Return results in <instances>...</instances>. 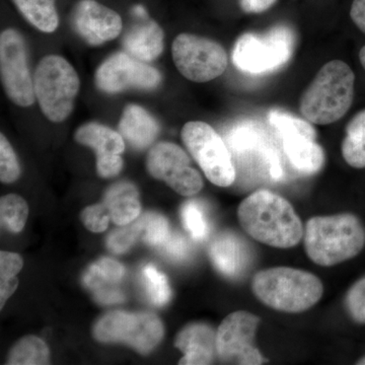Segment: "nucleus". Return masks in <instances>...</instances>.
<instances>
[{
  "mask_svg": "<svg viewBox=\"0 0 365 365\" xmlns=\"http://www.w3.org/2000/svg\"><path fill=\"white\" fill-rule=\"evenodd\" d=\"M294 47V34L288 26H277L266 34H244L232 51L237 69L251 74L267 73L287 64Z\"/></svg>",
  "mask_w": 365,
  "mask_h": 365,
  "instance_id": "423d86ee",
  "label": "nucleus"
},
{
  "mask_svg": "<svg viewBox=\"0 0 365 365\" xmlns=\"http://www.w3.org/2000/svg\"><path fill=\"white\" fill-rule=\"evenodd\" d=\"M350 16L357 28L365 34V0H353Z\"/></svg>",
  "mask_w": 365,
  "mask_h": 365,
  "instance_id": "a19ab883",
  "label": "nucleus"
},
{
  "mask_svg": "<svg viewBox=\"0 0 365 365\" xmlns=\"http://www.w3.org/2000/svg\"><path fill=\"white\" fill-rule=\"evenodd\" d=\"M160 249L168 258L174 261L185 260L190 253L188 242L180 234L170 235Z\"/></svg>",
  "mask_w": 365,
  "mask_h": 365,
  "instance_id": "c9c22d12",
  "label": "nucleus"
},
{
  "mask_svg": "<svg viewBox=\"0 0 365 365\" xmlns=\"http://www.w3.org/2000/svg\"><path fill=\"white\" fill-rule=\"evenodd\" d=\"M307 256L321 266H333L354 258L365 246V227L357 216L342 213L316 216L307 223Z\"/></svg>",
  "mask_w": 365,
  "mask_h": 365,
  "instance_id": "f03ea898",
  "label": "nucleus"
},
{
  "mask_svg": "<svg viewBox=\"0 0 365 365\" xmlns=\"http://www.w3.org/2000/svg\"><path fill=\"white\" fill-rule=\"evenodd\" d=\"M148 170L182 196L195 195L203 187L202 178L191 165L188 155L177 144L160 143L148 153Z\"/></svg>",
  "mask_w": 365,
  "mask_h": 365,
  "instance_id": "ddd939ff",
  "label": "nucleus"
},
{
  "mask_svg": "<svg viewBox=\"0 0 365 365\" xmlns=\"http://www.w3.org/2000/svg\"><path fill=\"white\" fill-rule=\"evenodd\" d=\"M252 288L266 306L285 313L307 311L324 292L321 280L314 274L288 267L260 271L255 275Z\"/></svg>",
  "mask_w": 365,
  "mask_h": 365,
  "instance_id": "20e7f679",
  "label": "nucleus"
},
{
  "mask_svg": "<svg viewBox=\"0 0 365 365\" xmlns=\"http://www.w3.org/2000/svg\"><path fill=\"white\" fill-rule=\"evenodd\" d=\"M143 220V240L153 247H160L170 237L169 222L165 216L158 213H146Z\"/></svg>",
  "mask_w": 365,
  "mask_h": 365,
  "instance_id": "7c9ffc66",
  "label": "nucleus"
},
{
  "mask_svg": "<svg viewBox=\"0 0 365 365\" xmlns=\"http://www.w3.org/2000/svg\"><path fill=\"white\" fill-rule=\"evenodd\" d=\"M143 275L151 302L158 307L167 304L172 292L165 274L160 272L155 266L148 265L143 269Z\"/></svg>",
  "mask_w": 365,
  "mask_h": 365,
  "instance_id": "c756f323",
  "label": "nucleus"
},
{
  "mask_svg": "<svg viewBox=\"0 0 365 365\" xmlns=\"http://www.w3.org/2000/svg\"><path fill=\"white\" fill-rule=\"evenodd\" d=\"M21 170L16 153L6 137L0 135V179L2 182H13L20 177Z\"/></svg>",
  "mask_w": 365,
  "mask_h": 365,
  "instance_id": "473e14b6",
  "label": "nucleus"
},
{
  "mask_svg": "<svg viewBox=\"0 0 365 365\" xmlns=\"http://www.w3.org/2000/svg\"><path fill=\"white\" fill-rule=\"evenodd\" d=\"M162 76L150 64L134 58L126 52L113 54L98 67L96 85L107 93L127 90H153L160 86Z\"/></svg>",
  "mask_w": 365,
  "mask_h": 365,
  "instance_id": "f8f14e48",
  "label": "nucleus"
},
{
  "mask_svg": "<svg viewBox=\"0 0 365 365\" xmlns=\"http://www.w3.org/2000/svg\"><path fill=\"white\" fill-rule=\"evenodd\" d=\"M71 23L79 37L91 46L116 39L123 29L120 14L97 0H79L72 11Z\"/></svg>",
  "mask_w": 365,
  "mask_h": 365,
  "instance_id": "4468645a",
  "label": "nucleus"
},
{
  "mask_svg": "<svg viewBox=\"0 0 365 365\" xmlns=\"http://www.w3.org/2000/svg\"><path fill=\"white\" fill-rule=\"evenodd\" d=\"M163 333L162 322L151 313L112 312L103 317L93 328V336L100 342L126 343L143 354L158 345Z\"/></svg>",
  "mask_w": 365,
  "mask_h": 365,
  "instance_id": "6e6552de",
  "label": "nucleus"
},
{
  "mask_svg": "<svg viewBox=\"0 0 365 365\" xmlns=\"http://www.w3.org/2000/svg\"><path fill=\"white\" fill-rule=\"evenodd\" d=\"M79 144L88 146L96 151L97 160L120 155L125 150L123 136L105 125L88 123L83 125L76 133Z\"/></svg>",
  "mask_w": 365,
  "mask_h": 365,
  "instance_id": "412c9836",
  "label": "nucleus"
},
{
  "mask_svg": "<svg viewBox=\"0 0 365 365\" xmlns=\"http://www.w3.org/2000/svg\"><path fill=\"white\" fill-rule=\"evenodd\" d=\"M227 144L230 150L239 158L249 153H265L271 146L264 131L252 122H242L232 127L227 134Z\"/></svg>",
  "mask_w": 365,
  "mask_h": 365,
  "instance_id": "4be33fe9",
  "label": "nucleus"
},
{
  "mask_svg": "<svg viewBox=\"0 0 365 365\" xmlns=\"http://www.w3.org/2000/svg\"><path fill=\"white\" fill-rule=\"evenodd\" d=\"M354 83V73L345 62H328L302 93L300 113L314 124L327 125L338 121L351 107Z\"/></svg>",
  "mask_w": 365,
  "mask_h": 365,
  "instance_id": "7ed1b4c3",
  "label": "nucleus"
},
{
  "mask_svg": "<svg viewBox=\"0 0 365 365\" xmlns=\"http://www.w3.org/2000/svg\"><path fill=\"white\" fill-rule=\"evenodd\" d=\"M237 216L253 239L274 248H292L304 235L302 220L292 204L268 190L255 192L245 199Z\"/></svg>",
  "mask_w": 365,
  "mask_h": 365,
  "instance_id": "f257e3e1",
  "label": "nucleus"
},
{
  "mask_svg": "<svg viewBox=\"0 0 365 365\" xmlns=\"http://www.w3.org/2000/svg\"><path fill=\"white\" fill-rule=\"evenodd\" d=\"M163 29L155 21L143 19V21L132 26L123 38L125 52L134 58L150 63L163 51Z\"/></svg>",
  "mask_w": 365,
  "mask_h": 365,
  "instance_id": "dca6fc26",
  "label": "nucleus"
},
{
  "mask_svg": "<svg viewBox=\"0 0 365 365\" xmlns=\"http://www.w3.org/2000/svg\"><path fill=\"white\" fill-rule=\"evenodd\" d=\"M182 139L209 181L220 187H228L235 182L232 153L210 125L201 121L188 122L182 127Z\"/></svg>",
  "mask_w": 365,
  "mask_h": 365,
  "instance_id": "0eeeda50",
  "label": "nucleus"
},
{
  "mask_svg": "<svg viewBox=\"0 0 365 365\" xmlns=\"http://www.w3.org/2000/svg\"><path fill=\"white\" fill-rule=\"evenodd\" d=\"M173 59L184 78L207 83L222 76L228 60L222 45L208 38L181 34L173 43Z\"/></svg>",
  "mask_w": 365,
  "mask_h": 365,
  "instance_id": "1a4fd4ad",
  "label": "nucleus"
},
{
  "mask_svg": "<svg viewBox=\"0 0 365 365\" xmlns=\"http://www.w3.org/2000/svg\"><path fill=\"white\" fill-rule=\"evenodd\" d=\"M50 352L44 341L35 336H26L14 346L9 353L11 365L49 364Z\"/></svg>",
  "mask_w": 365,
  "mask_h": 365,
  "instance_id": "a878e982",
  "label": "nucleus"
},
{
  "mask_svg": "<svg viewBox=\"0 0 365 365\" xmlns=\"http://www.w3.org/2000/svg\"><path fill=\"white\" fill-rule=\"evenodd\" d=\"M93 297H95V299L98 302L103 304H118V302H121L124 300L123 294L115 287L107 288V289L93 292Z\"/></svg>",
  "mask_w": 365,
  "mask_h": 365,
  "instance_id": "ea45409f",
  "label": "nucleus"
},
{
  "mask_svg": "<svg viewBox=\"0 0 365 365\" xmlns=\"http://www.w3.org/2000/svg\"><path fill=\"white\" fill-rule=\"evenodd\" d=\"M276 0H240L242 11L248 14H260L268 11Z\"/></svg>",
  "mask_w": 365,
  "mask_h": 365,
  "instance_id": "58836bf2",
  "label": "nucleus"
},
{
  "mask_svg": "<svg viewBox=\"0 0 365 365\" xmlns=\"http://www.w3.org/2000/svg\"><path fill=\"white\" fill-rule=\"evenodd\" d=\"M160 126L150 113L137 105L125 108L119 123V132L136 150H144L157 138Z\"/></svg>",
  "mask_w": 365,
  "mask_h": 365,
  "instance_id": "a211bd4d",
  "label": "nucleus"
},
{
  "mask_svg": "<svg viewBox=\"0 0 365 365\" xmlns=\"http://www.w3.org/2000/svg\"><path fill=\"white\" fill-rule=\"evenodd\" d=\"M79 85L76 69L63 57L49 55L41 60L34 88L45 117L55 123L64 121L73 110Z\"/></svg>",
  "mask_w": 365,
  "mask_h": 365,
  "instance_id": "39448f33",
  "label": "nucleus"
},
{
  "mask_svg": "<svg viewBox=\"0 0 365 365\" xmlns=\"http://www.w3.org/2000/svg\"><path fill=\"white\" fill-rule=\"evenodd\" d=\"M0 71L9 100L20 107L32 106L36 96L26 45L23 36L13 29H7L0 36Z\"/></svg>",
  "mask_w": 365,
  "mask_h": 365,
  "instance_id": "9d476101",
  "label": "nucleus"
},
{
  "mask_svg": "<svg viewBox=\"0 0 365 365\" xmlns=\"http://www.w3.org/2000/svg\"><path fill=\"white\" fill-rule=\"evenodd\" d=\"M124 275L125 268L121 264L113 259L103 258L86 270L83 282L86 287L96 292L112 288L122 280Z\"/></svg>",
  "mask_w": 365,
  "mask_h": 365,
  "instance_id": "393cba45",
  "label": "nucleus"
},
{
  "mask_svg": "<svg viewBox=\"0 0 365 365\" xmlns=\"http://www.w3.org/2000/svg\"><path fill=\"white\" fill-rule=\"evenodd\" d=\"M28 204L21 197L9 194L0 200L1 225L13 232H20L28 220Z\"/></svg>",
  "mask_w": 365,
  "mask_h": 365,
  "instance_id": "bb28decb",
  "label": "nucleus"
},
{
  "mask_svg": "<svg viewBox=\"0 0 365 365\" xmlns=\"http://www.w3.org/2000/svg\"><path fill=\"white\" fill-rule=\"evenodd\" d=\"M281 138L285 155L297 172L314 175L323 168L325 153L314 139L302 135H285Z\"/></svg>",
  "mask_w": 365,
  "mask_h": 365,
  "instance_id": "6ab92c4d",
  "label": "nucleus"
},
{
  "mask_svg": "<svg viewBox=\"0 0 365 365\" xmlns=\"http://www.w3.org/2000/svg\"><path fill=\"white\" fill-rule=\"evenodd\" d=\"M104 204L109 210L112 222L121 227L133 222L140 215L138 190L131 182L113 185L106 193Z\"/></svg>",
  "mask_w": 365,
  "mask_h": 365,
  "instance_id": "aec40b11",
  "label": "nucleus"
},
{
  "mask_svg": "<svg viewBox=\"0 0 365 365\" xmlns=\"http://www.w3.org/2000/svg\"><path fill=\"white\" fill-rule=\"evenodd\" d=\"M209 256L215 267L227 277L240 275L249 262L246 244L232 232L215 237L209 248Z\"/></svg>",
  "mask_w": 365,
  "mask_h": 365,
  "instance_id": "f3484780",
  "label": "nucleus"
},
{
  "mask_svg": "<svg viewBox=\"0 0 365 365\" xmlns=\"http://www.w3.org/2000/svg\"><path fill=\"white\" fill-rule=\"evenodd\" d=\"M81 217L85 227L93 232H105L111 220L109 210L104 203L88 206L81 212Z\"/></svg>",
  "mask_w": 365,
  "mask_h": 365,
  "instance_id": "f704fd0d",
  "label": "nucleus"
},
{
  "mask_svg": "<svg viewBox=\"0 0 365 365\" xmlns=\"http://www.w3.org/2000/svg\"><path fill=\"white\" fill-rule=\"evenodd\" d=\"M23 268L20 255L2 251L0 253V278L16 277Z\"/></svg>",
  "mask_w": 365,
  "mask_h": 365,
  "instance_id": "e433bc0d",
  "label": "nucleus"
},
{
  "mask_svg": "<svg viewBox=\"0 0 365 365\" xmlns=\"http://www.w3.org/2000/svg\"><path fill=\"white\" fill-rule=\"evenodd\" d=\"M123 168V160L120 155L97 160L98 174L102 178L117 176Z\"/></svg>",
  "mask_w": 365,
  "mask_h": 365,
  "instance_id": "4c0bfd02",
  "label": "nucleus"
},
{
  "mask_svg": "<svg viewBox=\"0 0 365 365\" xmlns=\"http://www.w3.org/2000/svg\"><path fill=\"white\" fill-rule=\"evenodd\" d=\"M359 364L365 365V357H364V359L359 360Z\"/></svg>",
  "mask_w": 365,
  "mask_h": 365,
  "instance_id": "a18cd8bd",
  "label": "nucleus"
},
{
  "mask_svg": "<svg viewBox=\"0 0 365 365\" xmlns=\"http://www.w3.org/2000/svg\"><path fill=\"white\" fill-rule=\"evenodd\" d=\"M19 279L16 277L0 278V307H4L6 300L16 292Z\"/></svg>",
  "mask_w": 365,
  "mask_h": 365,
  "instance_id": "79ce46f5",
  "label": "nucleus"
},
{
  "mask_svg": "<svg viewBox=\"0 0 365 365\" xmlns=\"http://www.w3.org/2000/svg\"><path fill=\"white\" fill-rule=\"evenodd\" d=\"M56 0H13L21 16L31 25L44 33H53L59 25Z\"/></svg>",
  "mask_w": 365,
  "mask_h": 365,
  "instance_id": "5701e85b",
  "label": "nucleus"
},
{
  "mask_svg": "<svg viewBox=\"0 0 365 365\" xmlns=\"http://www.w3.org/2000/svg\"><path fill=\"white\" fill-rule=\"evenodd\" d=\"M342 155L350 167L365 169V110L357 113L346 127Z\"/></svg>",
  "mask_w": 365,
  "mask_h": 365,
  "instance_id": "b1692460",
  "label": "nucleus"
},
{
  "mask_svg": "<svg viewBox=\"0 0 365 365\" xmlns=\"http://www.w3.org/2000/svg\"><path fill=\"white\" fill-rule=\"evenodd\" d=\"M269 123L280 136L302 135L307 138L316 139V130L311 122L292 116L288 113L273 110L268 115Z\"/></svg>",
  "mask_w": 365,
  "mask_h": 365,
  "instance_id": "cd10ccee",
  "label": "nucleus"
},
{
  "mask_svg": "<svg viewBox=\"0 0 365 365\" xmlns=\"http://www.w3.org/2000/svg\"><path fill=\"white\" fill-rule=\"evenodd\" d=\"M346 307L355 322L365 324V277L355 282L346 295Z\"/></svg>",
  "mask_w": 365,
  "mask_h": 365,
  "instance_id": "72a5a7b5",
  "label": "nucleus"
},
{
  "mask_svg": "<svg viewBox=\"0 0 365 365\" xmlns=\"http://www.w3.org/2000/svg\"><path fill=\"white\" fill-rule=\"evenodd\" d=\"M359 60L360 63H361L362 67H364L365 71V46L361 48L359 52Z\"/></svg>",
  "mask_w": 365,
  "mask_h": 365,
  "instance_id": "c03bdc74",
  "label": "nucleus"
},
{
  "mask_svg": "<svg viewBox=\"0 0 365 365\" xmlns=\"http://www.w3.org/2000/svg\"><path fill=\"white\" fill-rule=\"evenodd\" d=\"M175 345L185 353L179 364H210L216 355V334L207 325L192 324L178 334Z\"/></svg>",
  "mask_w": 365,
  "mask_h": 365,
  "instance_id": "2eb2a0df",
  "label": "nucleus"
},
{
  "mask_svg": "<svg viewBox=\"0 0 365 365\" xmlns=\"http://www.w3.org/2000/svg\"><path fill=\"white\" fill-rule=\"evenodd\" d=\"M259 322L248 312H235L223 319L216 333V356L222 364H263V356L253 344Z\"/></svg>",
  "mask_w": 365,
  "mask_h": 365,
  "instance_id": "9b49d317",
  "label": "nucleus"
},
{
  "mask_svg": "<svg viewBox=\"0 0 365 365\" xmlns=\"http://www.w3.org/2000/svg\"><path fill=\"white\" fill-rule=\"evenodd\" d=\"M182 220L184 227L195 241H204L207 237L210 227L203 206L197 201H188L182 205Z\"/></svg>",
  "mask_w": 365,
  "mask_h": 365,
  "instance_id": "c85d7f7f",
  "label": "nucleus"
},
{
  "mask_svg": "<svg viewBox=\"0 0 365 365\" xmlns=\"http://www.w3.org/2000/svg\"><path fill=\"white\" fill-rule=\"evenodd\" d=\"M143 228L141 218H137L133 222L123 225V227L115 230L109 235L107 242L108 248L115 254L125 253L133 246L139 235L143 234Z\"/></svg>",
  "mask_w": 365,
  "mask_h": 365,
  "instance_id": "2f4dec72",
  "label": "nucleus"
},
{
  "mask_svg": "<svg viewBox=\"0 0 365 365\" xmlns=\"http://www.w3.org/2000/svg\"><path fill=\"white\" fill-rule=\"evenodd\" d=\"M133 13L136 16L140 19H144L148 16V14H146V11L143 6H136L134 7Z\"/></svg>",
  "mask_w": 365,
  "mask_h": 365,
  "instance_id": "37998d69",
  "label": "nucleus"
}]
</instances>
